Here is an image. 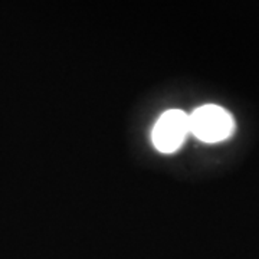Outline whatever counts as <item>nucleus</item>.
<instances>
[{
  "label": "nucleus",
  "instance_id": "f257e3e1",
  "mask_svg": "<svg viewBox=\"0 0 259 259\" xmlns=\"http://www.w3.org/2000/svg\"><path fill=\"white\" fill-rule=\"evenodd\" d=\"M190 133L204 143L226 140L235 130V121L229 111L221 105L206 104L196 108L190 115Z\"/></svg>",
  "mask_w": 259,
  "mask_h": 259
},
{
  "label": "nucleus",
  "instance_id": "f03ea898",
  "mask_svg": "<svg viewBox=\"0 0 259 259\" xmlns=\"http://www.w3.org/2000/svg\"><path fill=\"white\" fill-rule=\"evenodd\" d=\"M190 133L189 114L182 110H168L158 117L153 128V144L161 153H173Z\"/></svg>",
  "mask_w": 259,
  "mask_h": 259
}]
</instances>
